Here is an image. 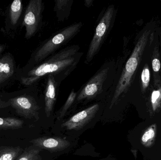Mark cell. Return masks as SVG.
Instances as JSON below:
<instances>
[{
	"label": "cell",
	"instance_id": "17",
	"mask_svg": "<svg viewBox=\"0 0 161 160\" xmlns=\"http://www.w3.org/2000/svg\"><path fill=\"white\" fill-rule=\"evenodd\" d=\"M77 95V93L75 92L74 89H72L68 97L65 104L63 105L62 110L59 114V118H62L65 116L68 110L69 109L73 103L74 102Z\"/></svg>",
	"mask_w": 161,
	"mask_h": 160
},
{
	"label": "cell",
	"instance_id": "18",
	"mask_svg": "<svg viewBox=\"0 0 161 160\" xmlns=\"http://www.w3.org/2000/svg\"><path fill=\"white\" fill-rule=\"evenodd\" d=\"M141 80H142V89L143 90H145L149 85L150 80V70L148 66L147 65L144 67L142 71Z\"/></svg>",
	"mask_w": 161,
	"mask_h": 160
},
{
	"label": "cell",
	"instance_id": "1",
	"mask_svg": "<svg viewBox=\"0 0 161 160\" xmlns=\"http://www.w3.org/2000/svg\"><path fill=\"white\" fill-rule=\"evenodd\" d=\"M78 45L68 46L49 56L40 65L28 71L21 79V83L29 86L43 77L53 75L56 80L61 81L75 69L83 53Z\"/></svg>",
	"mask_w": 161,
	"mask_h": 160
},
{
	"label": "cell",
	"instance_id": "2",
	"mask_svg": "<svg viewBox=\"0 0 161 160\" xmlns=\"http://www.w3.org/2000/svg\"><path fill=\"white\" fill-rule=\"evenodd\" d=\"M82 26L81 22L73 23L46 39L34 53V62L36 64L41 63L55 53L58 49L67 44L78 34Z\"/></svg>",
	"mask_w": 161,
	"mask_h": 160
},
{
	"label": "cell",
	"instance_id": "22",
	"mask_svg": "<svg viewBox=\"0 0 161 160\" xmlns=\"http://www.w3.org/2000/svg\"><path fill=\"white\" fill-rule=\"evenodd\" d=\"M9 106H10V104L8 103V101L6 102V101H3L0 98V110L3 109V108H7Z\"/></svg>",
	"mask_w": 161,
	"mask_h": 160
},
{
	"label": "cell",
	"instance_id": "20",
	"mask_svg": "<svg viewBox=\"0 0 161 160\" xmlns=\"http://www.w3.org/2000/svg\"><path fill=\"white\" fill-rule=\"evenodd\" d=\"M155 129L153 127L149 128L142 136V141L143 143H147L151 141L155 137Z\"/></svg>",
	"mask_w": 161,
	"mask_h": 160
},
{
	"label": "cell",
	"instance_id": "16",
	"mask_svg": "<svg viewBox=\"0 0 161 160\" xmlns=\"http://www.w3.org/2000/svg\"><path fill=\"white\" fill-rule=\"evenodd\" d=\"M40 150L30 147L26 148L16 160H41Z\"/></svg>",
	"mask_w": 161,
	"mask_h": 160
},
{
	"label": "cell",
	"instance_id": "24",
	"mask_svg": "<svg viewBox=\"0 0 161 160\" xmlns=\"http://www.w3.org/2000/svg\"><path fill=\"white\" fill-rule=\"evenodd\" d=\"M4 50V46L3 45H1L0 44V54Z\"/></svg>",
	"mask_w": 161,
	"mask_h": 160
},
{
	"label": "cell",
	"instance_id": "10",
	"mask_svg": "<svg viewBox=\"0 0 161 160\" xmlns=\"http://www.w3.org/2000/svg\"><path fill=\"white\" fill-rule=\"evenodd\" d=\"M58 84L53 75L48 76L45 93V111L47 117L50 116L55 103Z\"/></svg>",
	"mask_w": 161,
	"mask_h": 160
},
{
	"label": "cell",
	"instance_id": "4",
	"mask_svg": "<svg viewBox=\"0 0 161 160\" xmlns=\"http://www.w3.org/2000/svg\"><path fill=\"white\" fill-rule=\"evenodd\" d=\"M115 16L113 5L108 7L96 27L95 31L89 45L86 55V63L92 61L99 51L107 34L112 26Z\"/></svg>",
	"mask_w": 161,
	"mask_h": 160
},
{
	"label": "cell",
	"instance_id": "14",
	"mask_svg": "<svg viewBox=\"0 0 161 160\" xmlns=\"http://www.w3.org/2000/svg\"><path fill=\"white\" fill-rule=\"evenodd\" d=\"M24 123V121L15 117H0V130L19 129Z\"/></svg>",
	"mask_w": 161,
	"mask_h": 160
},
{
	"label": "cell",
	"instance_id": "7",
	"mask_svg": "<svg viewBox=\"0 0 161 160\" xmlns=\"http://www.w3.org/2000/svg\"><path fill=\"white\" fill-rule=\"evenodd\" d=\"M109 68H102L85 84L77 97V101L91 99L99 94L107 79Z\"/></svg>",
	"mask_w": 161,
	"mask_h": 160
},
{
	"label": "cell",
	"instance_id": "12",
	"mask_svg": "<svg viewBox=\"0 0 161 160\" xmlns=\"http://www.w3.org/2000/svg\"><path fill=\"white\" fill-rule=\"evenodd\" d=\"M73 0H55L54 11L58 21H64L70 14Z\"/></svg>",
	"mask_w": 161,
	"mask_h": 160
},
{
	"label": "cell",
	"instance_id": "5",
	"mask_svg": "<svg viewBox=\"0 0 161 160\" xmlns=\"http://www.w3.org/2000/svg\"><path fill=\"white\" fill-rule=\"evenodd\" d=\"M44 8L42 0H31L29 2L23 23L25 28V38L27 39L36 33L41 23Z\"/></svg>",
	"mask_w": 161,
	"mask_h": 160
},
{
	"label": "cell",
	"instance_id": "21",
	"mask_svg": "<svg viewBox=\"0 0 161 160\" xmlns=\"http://www.w3.org/2000/svg\"><path fill=\"white\" fill-rule=\"evenodd\" d=\"M152 68L155 72L159 71L161 68V63L158 58H154L152 61Z\"/></svg>",
	"mask_w": 161,
	"mask_h": 160
},
{
	"label": "cell",
	"instance_id": "13",
	"mask_svg": "<svg viewBox=\"0 0 161 160\" xmlns=\"http://www.w3.org/2000/svg\"><path fill=\"white\" fill-rule=\"evenodd\" d=\"M23 151L20 147H0V160H16Z\"/></svg>",
	"mask_w": 161,
	"mask_h": 160
},
{
	"label": "cell",
	"instance_id": "9",
	"mask_svg": "<svg viewBox=\"0 0 161 160\" xmlns=\"http://www.w3.org/2000/svg\"><path fill=\"white\" fill-rule=\"evenodd\" d=\"M30 142L36 147L53 152L64 150L70 145L69 142L58 137H41L32 140Z\"/></svg>",
	"mask_w": 161,
	"mask_h": 160
},
{
	"label": "cell",
	"instance_id": "6",
	"mask_svg": "<svg viewBox=\"0 0 161 160\" xmlns=\"http://www.w3.org/2000/svg\"><path fill=\"white\" fill-rule=\"evenodd\" d=\"M8 101L19 115L27 119H38L39 107L32 97L20 96L10 99Z\"/></svg>",
	"mask_w": 161,
	"mask_h": 160
},
{
	"label": "cell",
	"instance_id": "23",
	"mask_svg": "<svg viewBox=\"0 0 161 160\" xmlns=\"http://www.w3.org/2000/svg\"><path fill=\"white\" fill-rule=\"evenodd\" d=\"M93 0H85L84 1V5L87 8H90L92 6L93 3Z\"/></svg>",
	"mask_w": 161,
	"mask_h": 160
},
{
	"label": "cell",
	"instance_id": "3",
	"mask_svg": "<svg viewBox=\"0 0 161 160\" xmlns=\"http://www.w3.org/2000/svg\"><path fill=\"white\" fill-rule=\"evenodd\" d=\"M148 35L149 32L146 31L138 40L119 79L110 108L112 107L120 96L126 92L130 85L132 76L138 67L140 58L147 43Z\"/></svg>",
	"mask_w": 161,
	"mask_h": 160
},
{
	"label": "cell",
	"instance_id": "19",
	"mask_svg": "<svg viewBox=\"0 0 161 160\" xmlns=\"http://www.w3.org/2000/svg\"><path fill=\"white\" fill-rule=\"evenodd\" d=\"M161 100V88L154 90L151 95V102L153 111H155L159 105Z\"/></svg>",
	"mask_w": 161,
	"mask_h": 160
},
{
	"label": "cell",
	"instance_id": "11",
	"mask_svg": "<svg viewBox=\"0 0 161 160\" xmlns=\"http://www.w3.org/2000/svg\"><path fill=\"white\" fill-rule=\"evenodd\" d=\"M14 70V61L10 54H6L0 58V84L13 75Z\"/></svg>",
	"mask_w": 161,
	"mask_h": 160
},
{
	"label": "cell",
	"instance_id": "8",
	"mask_svg": "<svg viewBox=\"0 0 161 160\" xmlns=\"http://www.w3.org/2000/svg\"><path fill=\"white\" fill-rule=\"evenodd\" d=\"M98 104H94L79 112L63 123L62 127L68 130H79L87 125L94 117L99 110Z\"/></svg>",
	"mask_w": 161,
	"mask_h": 160
},
{
	"label": "cell",
	"instance_id": "15",
	"mask_svg": "<svg viewBox=\"0 0 161 160\" xmlns=\"http://www.w3.org/2000/svg\"><path fill=\"white\" fill-rule=\"evenodd\" d=\"M23 6L20 0H15L12 2L9 10L10 21L13 25L18 23L22 11Z\"/></svg>",
	"mask_w": 161,
	"mask_h": 160
}]
</instances>
